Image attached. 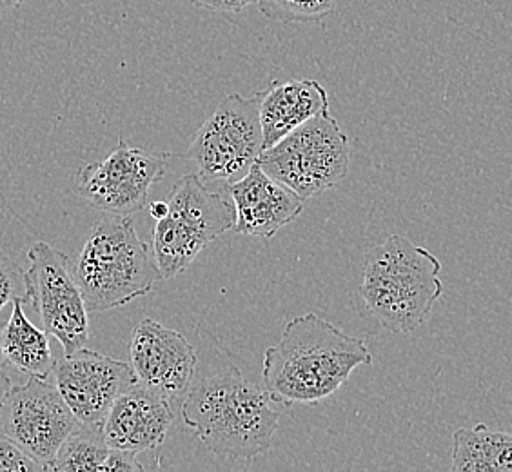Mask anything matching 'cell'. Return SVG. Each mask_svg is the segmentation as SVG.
Masks as SVG:
<instances>
[{
  "label": "cell",
  "instance_id": "cell-1",
  "mask_svg": "<svg viewBox=\"0 0 512 472\" xmlns=\"http://www.w3.org/2000/svg\"><path fill=\"white\" fill-rule=\"evenodd\" d=\"M373 356L362 338L315 313L287 322L278 344L267 349L262 378L273 402L318 404L335 394Z\"/></svg>",
  "mask_w": 512,
  "mask_h": 472
},
{
  "label": "cell",
  "instance_id": "cell-2",
  "mask_svg": "<svg viewBox=\"0 0 512 472\" xmlns=\"http://www.w3.org/2000/svg\"><path fill=\"white\" fill-rule=\"evenodd\" d=\"M271 396L238 369H226L189 385L182 420L220 460H253L267 453L280 414Z\"/></svg>",
  "mask_w": 512,
  "mask_h": 472
},
{
  "label": "cell",
  "instance_id": "cell-3",
  "mask_svg": "<svg viewBox=\"0 0 512 472\" xmlns=\"http://www.w3.org/2000/svg\"><path fill=\"white\" fill-rule=\"evenodd\" d=\"M440 275L442 262L429 249L393 235L365 255L358 293L387 331L407 335L433 313L444 293Z\"/></svg>",
  "mask_w": 512,
  "mask_h": 472
},
{
  "label": "cell",
  "instance_id": "cell-4",
  "mask_svg": "<svg viewBox=\"0 0 512 472\" xmlns=\"http://www.w3.org/2000/svg\"><path fill=\"white\" fill-rule=\"evenodd\" d=\"M73 276L88 313H104L146 296L160 278L151 247L138 236L131 217L99 220L75 262Z\"/></svg>",
  "mask_w": 512,
  "mask_h": 472
},
{
  "label": "cell",
  "instance_id": "cell-5",
  "mask_svg": "<svg viewBox=\"0 0 512 472\" xmlns=\"http://www.w3.org/2000/svg\"><path fill=\"white\" fill-rule=\"evenodd\" d=\"M168 211L157 220L151 251L162 280L182 275L218 236L235 226L233 202L207 189L200 175L180 178L169 191Z\"/></svg>",
  "mask_w": 512,
  "mask_h": 472
},
{
  "label": "cell",
  "instance_id": "cell-6",
  "mask_svg": "<svg viewBox=\"0 0 512 472\" xmlns=\"http://www.w3.org/2000/svg\"><path fill=\"white\" fill-rule=\"evenodd\" d=\"M256 164L306 202L347 177L349 137L325 109L264 149Z\"/></svg>",
  "mask_w": 512,
  "mask_h": 472
},
{
  "label": "cell",
  "instance_id": "cell-7",
  "mask_svg": "<svg viewBox=\"0 0 512 472\" xmlns=\"http://www.w3.org/2000/svg\"><path fill=\"white\" fill-rule=\"evenodd\" d=\"M258 91L251 99L227 95L213 115L198 128L188 149L204 182L229 186L246 175L264 151Z\"/></svg>",
  "mask_w": 512,
  "mask_h": 472
},
{
  "label": "cell",
  "instance_id": "cell-8",
  "mask_svg": "<svg viewBox=\"0 0 512 472\" xmlns=\"http://www.w3.org/2000/svg\"><path fill=\"white\" fill-rule=\"evenodd\" d=\"M28 302L39 316L42 329L59 340L64 354L86 347L89 340L88 309L73 276L71 258L46 242H35L24 269Z\"/></svg>",
  "mask_w": 512,
  "mask_h": 472
},
{
  "label": "cell",
  "instance_id": "cell-9",
  "mask_svg": "<svg viewBox=\"0 0 512 472\" xmlns=\"http://www.w3.org/2000/svg\"><path fill=\"white\" fill-rule=\"evenodd\" d=\"M79 427V420L48 378L30 376L26 384L11 385L0 433L30 454L44 471Z\"/></svg>",
  "mask_w": 512,
  "mask_h": 472
},
{
  "label": "cell",
  "instance_id": "cell-10",
  "mask_svg": "<svg viewBox=\"0 0 512 472\" xmlns=\"http://www.w3.org/2000/svg\"><path fill=\"white\" fill-rule=\"evenodd\" d=\"M166 175V158L131 148L122 138L99 162L80 169V197L115 217H133L148 206L149 191Z\"/></svg>",
  "mask_w": 512,
  "mask_h": 472
},
{
  "label": "cell",
  "instance_id": "cell-11",
  "mask_svg": "<svg viewBox=\"0 0 512 472\" xmlns=\"http://www.w3.org/2000/svg\"><path fill=\"white\" fill-rule=\"evenodd\" d=\"M55 387L80 425L102 429L109 407L131 382V365L82 347L53 365Z\"/></svg>",
  "mask_w": 512,
  "mask_h": 472
},
{
  "label": "cell",
  "instance_id": "cell-12",
  "mask_svg": "<svg viewBox=\"0 0 512 472\" xmlns=\"http://www.w3.org/2000/svg\"><path fill=\"white\" fill-rule=\"evenodd\" d=\"M129 356L140 384L171 405L184 400L197 369V353L186 336L146 318L133 329Z\"/></svg>",
  "mask_w": 512,
  "mask_h": 472
},
{
  "label": "cell",
  "instance_id": "cell-13",
  "mask_svg": "<svg viewBox=\"0 0 512 472\" xmlns=\"http://www.w3.org/2000/svg\"><path fill=\"white\" fill-rule=\"evenodd\" d=\"M173 418L168 400L135 378L109 407L102 436L111 449L144 453L164 443Z\"/></svg>",
  "mask_w": 512,
  "mask_h": 472
},
{
  "label": "cell",
  "instance_id": "cell-14",
  "mask_svg": "<svg viewBox=\"0 0 512 472\" xmlns=\"http://www.w3.org/2000/svg\"><path fill=\"white\" fill-rule=\"evenodd\" d=\"M227 193L237 213L233 231L238 235L273 238L304 211V200L256 162L244 177L227 186Z\"/></svg>",
  "mask_w": 512,
  "mask_h": 472
},
{
  "label": "cell",
  "instance_id": "cell-15",
  "mask_svg": "<svg viewBox=\"0 0 512 472\" xmlns=\"http://www.w3.org/2000/svg\"><path fill=\"white\" fill-rule=\"evenodd\" d=\"M325 109H329V99L318 80L273 82L266 91H262L258 108L264 149L275 146L289 131Z\"/></svg>",
  "mask_w": 512,
  "mask_h": 472
},
{
  "label": "cell",
  "instance_id": "cell-16",
  "mask_svg": "<svg viewBox=\"0 0 512 472\" xmlns=\"http://www.w3.org/2000/svg\"><path fill=\"white\" fill-rule=\"evenodd\" d=\"M0 342L6 362L15 365L20 373L48 378L55 356L51 353L50 335L24 313V302H13V311L4 327H0Z\"/></svg>",
  "mask_w": 512,
  "mask_h": 472
},
{
  "label": "cell",
  "instance_id": "cell-17",
  "mask_svg": "<svg viewBox=\"0 0 512 472\" xmlns=\"http://www.w3.org/2000/svg\"><path fill=\"white\" fill-rule=\"evenodd\" d=\"M454 472H511V434L487 425L462 427L453 434Z\"/></svg>",
  "mask_w": 512,
  "mask_h": 472
},
{
  "label": "cell",
  "instance_id": "cell-18",
  "mask_svg": "<svg viewBox=\"0 0 512 472\" xmlns=\"http://www.w3.org/2000/svg\"><path fill=\"white\" fill-rule=\"evenodd\" d=\"M111 447L104 442L102 429L80 425L75 433L62 443L48 471L53 472H108Z\"/></svg>",
  "mask_w": 512,
  "mask_h": 472
},
{
  "label": "cell",
  "instance_id": "cell-19",
  "mask_svg": "<svg viewBox=\"0 0 512 472\" xmlns=\"http://www.w3.org/2000/svg\"><path fill=\"white\" fill-rule=\"evenodd\" d=\"M258 10L276 22H311L335 10V0H255Z\"/></svg>",
  "mask_w": 512,
  "mask_h": 472
},
{
  "label": "cell",
  "instance_id": "cell-20",
  "mask_svg": "<svg viewBox=\"0 0 512 472\" xmlns=\"http://www.w3.org/2000/svg\"><path fill=\"white\" fill-rule=\"evenodd\" d=\"M17 300L28 302L24 269L0 249V311Z\"/></svg>",
  "mask_w": 512,
  "mask_h": 472
},
{
  "label": "cell",
  "instance_id": "cell-21",
  "mask_svg": "<svg viewBox=\"0 0 512 472\" xmlns=\"http://www.w3.org/2000/svg\"><path fill=\"white\" fill-rule=\"evenodd\" d=\"M44 471L40 463L35 462L30 454L24 453L17 443L0 433V472H35Z\"/></svg>",
  "mask_w": 512,
  "mask_h": 472
},
{
  "label": "cell",
  "instance_id": "cell-22",
  "mask_svg": "<svg viewBox=\"0 0 512 472\" xmlns=\"http://www.w3.org/2000/svg\"><path fill=\"white\" fill-rule=\"evenodd\" d=\"M198 8L204 10L218 11V13H237L255 4V0H191Z\"/></svg>",
  "mask_w": 512,
  "mask_h": 472
},
{
  "label": "cell",
  "instance_id": "cell-23",
  "mask_svg": "<svg viewBox=\"0 0 512 472\" xmlns=\"http://www.w3.org/2000/svg\"><path fill=\"white\" fill-rule=\"evenodd\" d=\"M11 382L8 378V374L0 371V422H2V416H4V409L8 404V396H10Z\"/></svg>",
  "mask_w": 512,
  "mask_h": 472
},
{
  "label": "cell",
  "instance_id": "cell-24",
  "mask_svg": "<svg viewBox=\"0 0 512 472\" xmlns=\"http://www.w3.org/2000/svg\"><path fill=\"white\" fill-rule=\"evenodd\" d=\"M168 211V202L166 200H155L149 204V215L153 220H160Z\"/></svg>",
  "mask_w": 512,
  "mask_h": 472
},
{
  "label": "cell",
  "instance_id": "cell-25",
  "mask_svg": "<svg viewBox=\"0 0 512 472\" xmlns=\"http://www.w3.org/2000/svg\"><path fill=\"white\" fill-rule=\"evenodd\" d=\"M26 0H0V19L10 15L11 11L19 10Z\"/></svg>",
  "mask_w": 512,
  "mask_h": 472
},
{
  "label": "cell",
  "instance_id": "cell-26",
  "mask_svg": "<svg viewBox=\"0 0 512 472\" xmlns=\"http://www.w3.org/2000/svg\"><path fill=\"white\" fill-rule=\"evenodd\" d=\"M4 362H6V358H4V353H2V342H0V367L4 365Z\"/></svg>",
  "mask_w": 512,
  "mask_h": 472
}]
</instances>
